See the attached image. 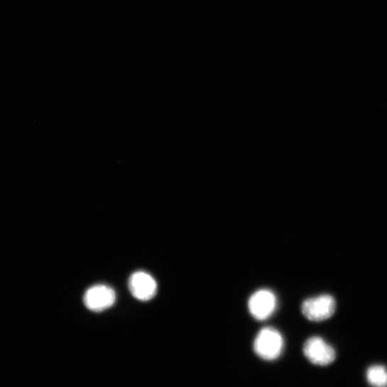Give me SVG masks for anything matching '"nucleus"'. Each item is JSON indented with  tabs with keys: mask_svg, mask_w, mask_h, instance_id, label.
Here are the masks:
<instances>
[{
	"mask_svg": "<svg viewBox=\"0 0 387 387\" xmlns=\"http://www.w3.org/2000/svg\"><path fill=\"white\" fill-rule=\"evenodd\" d=\"M116 300L114 290L106 285H99L89 288L85 293L84 302L94 312H102L111 307Z\"/></svg>",
	"mask_w": 387,
	"mask_h": 387,
	"instance_id": "obj_5",
	"label": "nucleus"
},
{
	"mask_svg": "<svg viewBox=\"0 0 387 387\" xmlns=\"http://www.w3.org/2000/svg\"><path fill=\"white\" fill-rule=\"evenodd\" d=\"M336 307L334 298L325 294L305 300L301 305V312L309 321L320 322L330 319Z\"/></svg>",
	"mask_w": 387,
	"mask_h": 387,
	"instance_id": "obj_2",
	"label": "nucleus"
},
{
	"mask_svg": "<svg viewBox=\"0 0 387 387\" xmlns=\"http://www.w3.org/2000/svg\"><path fill=\"white\" fill-rule=\"evenodd\" d=\"M276 305V296L268 289L256 291L249 300V312L258 321H265L270 318L274 313Z\"/></svg>",
	"mask_w": 387,
	"mask_h": 387,
	"instance_id": "obj_4",
	"label": "nucleus"
},
{
	"mask_svg": "<svg viewBox=\"0 0 387 387\" xmlns=\"http://www.w3.org/2000/svg\"><path fill=\"white\" fill-rule=\"evenodd\" d=\"M303 353L312 364L322 366L332 364L337 356L334 349L319 337L310 338L305 342Z\"/></svg>",
	"mask_w": 387,
	"mask_h": 387,
	"instance_id": "obj_3",
	"label": "nucleus"
},
{
	"mask_svg": "<svg viewBox=\"0 0 387 387\" xmlns=\"http://www.w3.org/2000/svg\"><path fill=\"white\" fill-rule=\"evenodd\" d=\"M283 346V338L280 333L274 328L266 327L258 334L254 348L259 357L266 361H273L280 356Z\"/></svg>",
	"mask_w": 387,
	"mask_h": 387,
	"instance_id": "obj_1",
	"label": "nucleus"
},
{
	"mask_svg": "<svg viewBox=\"0 0 387 387\" xmlns=\"http://www.w3.org/2000/svg\"><path fill=\"white\" fill-rule=\"evenodd\" d=\"M366 377L372 387H387V368L383 365L369 366L366 370Z\"/></svg>",
	"mask_w": 387,
	"mask_h": 387,
	"instance_id": "obj_7",
	"label": "nucleus"
},
{
	"mask_svg": "<svg viewBox=\"0 0 387 387\" xmlns=\"http://www.w3.org/2000/svg\"><path fill=\"white\" fill-rule=\"evenodd\" d=\"M129 288L134 298L141 301H148L156 295L158 285L149 274L138 271L130 277Z\"/></svg>",
	"mask_w": 387,
	"mask_h": 387,
	"instance_id": "obj_6",
	"label": "nucleus"
}]
</instances>
